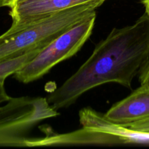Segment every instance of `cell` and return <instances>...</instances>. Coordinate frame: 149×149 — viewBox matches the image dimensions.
Here are the masks:
<instances>
[{"label": "cell", "instance_id": "6da1fadb", "mask_svg": "<svg viewBox=\"0 0 149 149\" xmlns=\"http://www.w3.org/2000/svg\"><path fill=\"white\" fill-rule=\"evenodd\" d=\"M149 62V16L114 28L95 47L89 59L47 97L55 110L67 109L85 93L113 82L131 88L133 79Z\"/></svg>", "mask_w": 149, "mask_h": 149}, {"label": "cell", "instance_id": "7a4b0ae2", "mask_svg": "<svg viewBox=\"0 0 149 149\" xmlns=\"http://www.w3.org/2000/svg\"><path fill=\"white\" fill-rule=\"evenodd\" d=\"M99 6L84 4L61 11L14 32L0 36V63L42 49L77 23L96 13Z\"/></svg>", "mask_w": 149, "mask_h": 149}, {"label": "cell", "instance_id": "3957f363", "mask_svg": "<svg viewBox=\"0 0 149 149\" xmlns=\"http://www.w3.org/2000/svg\"><path fill=\"white\" fill-rule=\"evenodd\" d=\"M58 114L47 97H11L0 106V146L26 147V140L34 127Z\"/></svg>", "mask_w": 149, "mask_h": 149}, {"label": "cell", "instance_id": "277c9868", "mask_svg": "<svg viewBox=\"0 0 149 149\" xmlns=\"http://www.w3.org/2000/svg\"><path fill=\"white\" fill-rule=\"evenodd\" d=\"M96 13L54 39L36 56L18 70L13 77L23 84L42 78L59 63L75 55L93 31Z\"/></svg>", "mask_w": 149, "mask_h": 149}, {"label": "cell", "instance_id": "5b68a950", "mask_svg": "<svg viewBox=\"0 0 149 149\" xmlns=\"http://www.w3.org/2000/svg\"><path fill=\"white\" fill-rule=\"evenodd\" d=\"M106 0H24L8 7L12 24L7 32L23 28L57 14L61 11L84 4L101 6Z\"/></svg>", "mask_w": 149, "mask_h": 149}, {"label": "cell", "instance_id": "8992f818", "mask_svg": "<svg viewBox=\"0 0 149 149\" xmlns=\"http://www.w3.org/2000/svg\"><path fill=\"white\" fill-rule=\"evenodd\" d=\"M72 145H120L118 140L110 134L98 132L90 128L83 127L81 130L65 134L47 135L40 138H27L26 147L54 146Z\"/></svg>", "mask_w": 149, "mask_h": 149}, {"label": "cell", "instance_id": "52a82bcc", "mask_svg": "<svg viewBox=\"0 0 149 149\" xmlns=\"http://www.w3.org/2000/svg\"><path fill=\"white\" fill-rule=\"evenodd\" d=\"M105 116L111 122L123 125L149 118V87L140 86L126 98L115 103Z\"/></svg>", "mask_w": 149, "mask_h": 149}, {"label": "cell", "instance_id": "ba28073f", "mask_svg": "<svg viewBox=\"0 0 149 149\" xmlns=\"http://www.w3.org/2000/svg\"><path fill=\"white\" fill-rule=\"evenodd\" d=\"M42 49H35L25 55L0 63V80H5L9 76L13 75L26 63L34 58Z\"/></svg>", "mask_w": 149, "mask_h": 149}, {"label": "cell", "instance_id": "9c48e42d", "mask_svg": "<svg viewBox=\"0 0 149 149\" xmlns=\"http://www.w3.org/2000/svg\"><path fill=\"white\" fill-rule=\"evenodd\" d=\"M124 126L128 127L130 129H132L134 130L140 131V132H149V118L144 119V120L134 122V123L124 125Z\"/></svg>", "mask_w": 149, "mask_h": 149}, {"label": "cell", "instance_id": "30bf717a", "mask_svg": "<svg viewBox=\"0 0 149 149\" xmlns=\"http://www.w3.org/2000/svg\"><path fill=\"white\" fill-rule=\"evenodd\" d=\"M140 86L149 87V62L143 67L139 74Z\"/></svg>", "mask_w": 149, "mask_h": 149}, {"label": "cell", "instance_id": "8fae6325", "mask_svg": "<svg viewBox=\"0 0 149 149\" xmlns=\"http://www.w3.org/2000/svg\"><path fill=\"white\" fill-rule=\"evenodd\" d=\"M4 81L5 80H0V106L2 103L7 102L11 98V97L6 92Z\"/></svg>", "mask_w": 149, "mask_h": 149}, {"label": "cell", "instance_id": "7c38bea8", "mask_svg": "<svg viewBox=\"0 0 149 149\" xmlns=\"http://www.w3.org/2000/svg\"><path fill=\"white\" fill-rule=\"evenodd\" d=\"M141 2L144 5L145 9V13L149 16V0H141Z\"/></svg>", "mask_w": 149, "mask_h": 149}, {"label": "cell", "instance_id": "4fadbf2b", "mask_svg": "<svg viewBox=\"0 0 149 149\" xmlns=\"http://www.w3.org/2000/svg\"><path fill=\"white\" fill-rule=\"evenodd\" d=\"M24 1V0H6L5 4H4V7H9L10 6H11L12 4H14V3L18 2V1Z\"/></svg>", "mask_w": 149, "mask_h": 149}, {"label": "cell", "instance_id": "5bb4252c", "mask_svg": "<svg viewBox=\"0 0 149 149\" xmlns=\"http://www.w3.org/2000/svg\"><path fill=\"white\" fill-rule=\"evenodd\" d=\"M5 1H6V0H0V8H1V7H4Z\"/></svg>", "mask_w": 149, "mask_h": 149}]
</instances>
